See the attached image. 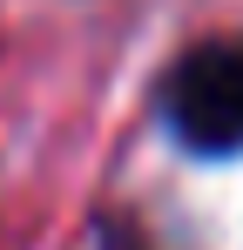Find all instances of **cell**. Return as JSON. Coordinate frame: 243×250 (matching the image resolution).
Masks as SVG:
<instances>
[{
  "label": "cell",
  "instance_id": "obj_1",
  "mask_svg": "<svg viewBox=\"0 0 243 250\" xmlns=\"http://www.w3.org/2000/svg\"><path fill=\"white\" fill-rule=\"evenodd\" d=\"M169 128L202 156L243 149V41L196 47L169 75Z\"/></svg>",
  "mask_w": 243,
  "mask_h": 250
}]
</instances>
